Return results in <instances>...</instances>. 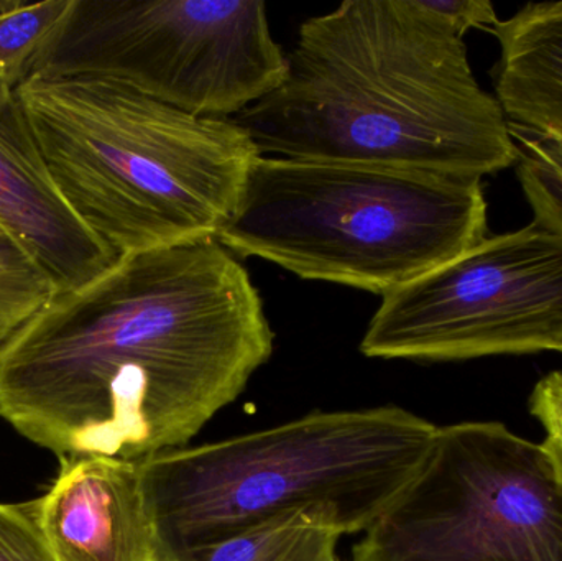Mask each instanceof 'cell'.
Returning a JSON list of instances; mask_svg holds the SVG:
<instances>
[{
	"instance_id": "6da1fadb",
	"label": "cell",
	"mask_w": 562,
	"mask_h": 561,
	"mask_svg": "<svg viewBox=\"0 0 562 561\" xmlns=\"http://www.w3.org/2000/svg\"><path fill=\"white\" fill-rule=\"evenodd\" d=\"M273 352L262 296L217 239L132 254L0 345V418L69 457L180 450Z\"/></svg>"
},
{
	"instance_id": "7a4b0ae2",
	"label": "cell",
	"mask_w": 562,
	"mask_h": 561,
	"mask_svg": "<svg viewBox=\"0 0 562 561\" xmlns=\"http://www.w3.org/2000/svg\"><path fill=\"white\" fill-rule=\"evenodd\" d=\"M286 56L279 88L233 119L263 157L475 178L517 165L501 101L426 0H347Z\"/></svg>"
},
{
	"instance_id": "3957f363",
	"label": "cell",
	"mask_w": 562,
	"mask_h": 561,
	"mask_svg": "<svg viewBox=\"0 0 562 561\" xmlns=\"http://www.w3.org/2000/svg\"><path fill=\"white\" fill-rule=\"evenodd\" d=\"M15 92L59 193L119 257L217 239L262 157L233 119L112 79L35 75Z\"/></svg>"
},
{
	"instance_id": "277c9868",
	"label": "cell",
	"mask_w": 562,
	"mask_h": 561,
	"mask_svg": "<svg viewBox=\"0 0 562 561\" xmlns=\"http://www.w3.org/2000/svg\"><path fill=\"white\" fill-rule=\"evenodd\" d=\"M438 427L400 407L316 412L269 430L138 461L165 556L307 514L366 532L402 494Z\"/></svg>"
},
{
	"instance_id": "5b68a950",
	"label": "cell",
	"mask_w": 562,
	"mask_h": 561,
	"mask_svg": "<svg viewBox=\"0 0 562 561\" xmlns=\"http://www.w3.org/2000/svg\"><path fill=\"white\" fill-rule=\"evenodd\" d=\"M487 237L482 178L262 155L217 240L239 259L383 296Z\"/></svg>"
},
{
	"instance_id": "8992f818",
	"label": "cell",
	"mask_w": 562,
	"mask_h": 561,
	"mask_svg": "<svg viewBox=\"0 0 562 561\" xmlns=\"http://www.w3.org/2000/svg\"><path fill=\"white\" fill-rule=\"evenodd\" d=\"M286 72L262 0H75L38 75L112 79L190 114L234 119Z\"/></svg>"
},
{
	"instance_id": "52a82bcc",
	"label": "cell",
	"mask_w": 562,
	"mask_h": 561,
	"mask_svg": "<svg viewBox=\"0 0 562 561\" xmlns=\"http://www.w3.org/2000/svg\"><path fill=\"white\" fill-rule=\"evenodd\" d=\"M353 561H562V486L547 451L501 422L438 427Z\"/></svg>"
},
{
	"instance_id": "ba28073f",
	"label": "cell",
	"mask_w": 562,
	"mask_h": 561,
	"mask_svg": "<svg viewBox=\"0 0 562 561\" xmlns=\"http://www.w3.org/2000/svg\"><path fill=\"white\" fill-rule=\"evenodd\" d=\"M367 358L464 361L562 351V234L531 223L383 295Z\"/></svg>"
},
{
	"instance_id": "9c48e42d",
	"label": "cell",
	"mask_w": 562,
	"mask_h": 561,
	"mask_svg": "<svg viewBox=\"0 0 562 561\" xmlns=\"http://www.w3.org/2000/svg\"><path fill=\"white\" fill-rule=\"evenodd\" d=\"M0 224L56 293L94 282L121 257L72 213L53 181L15 89L0 86Z\"/></svg>"
},
{
	"instance_id": "30bf717a",
	"label": "cell",
	"mask_w": 562,
	"mask_h": 561,
	"mask_svg": "<svg viewBox=\"0 0 562 561\" xmlns=\"http://www.w3.org/2000/svg\"><path fill=\"white\" fill-rule=\"evenodd\" d=\"M33 506L55 561H168L138 461L63 458L55 483Z\"/></svg>"
},
{
	"instance_id": "8fae6325",
	"label": "cell",
	"mask_w": 562,
	"mask_h": 561,
	"mask_svg": "<svg viewBox=\"0 0 562 561\" xmlns=\"http://www.w3.org/2000/svg\"><path fill=\"white\" fill-rule=\"evenodd\" d=\"M495 96L508 121L562 145V0L531 2L492 30Z\"/></svg>"
},
{
	"instance_id": "7c38bea8",
	"label": "cell",
	"mask_w": 562,
	"mask_h": 561,
	"mask_svg": "<svg viewBox=\"0 0 562 561\" xmlns=\"http://www.w3.org/2000/svg\"><path fill=\"white\" fill-rule=\"evenodd\" d=\"M340 534L327 524L307 516L290 514L260 524L239 536L221 540L170 561H337Z\"/></svg>"
},
{
	"instance_id": "4fadbf2b",
	"label": "cell",
	"mask_w": 562,
	"mask_h": 561,
	"mask_svg": "<svg viewBox=\"0 0 562 561\" xmlns=\"http://www.w3.org/2000/svg\"><path fill=\"white\" fill-rule=\"evenodd\" d=\"M75 0H0V86L16 89L38 75Z\"/></svg>"
},
{
	"instance_id": "5bb4252c",
	"label": "cell",
	"mask_w": 562,
	"mask_h": 561,
	"mask_svg": "<svg viewBox=\"0 0 562 561\" xmlns=\"http://www.w3.org/2000/svg\"><path fill=\"white\" fill-rule=\"evenodd\" d=\"M517 175L535 223L562 234V145L510 121Z\"/></svg>"
},
{
	"instance_id": "9a60e30c",
	"label": "cell",
	"mask_w": 562,
	"mask_h": 561,
	"mask_svg": "<svg viewBox=\"0 0 562 561\" xmlns=\"http://www.w3.org/2000/svg\"><path fill=\"white\" fill-rule=\"evenodd\" d=\"M48 273L12 239H0V345L48 303Z\"/></svg>"
},
{
	"instance_id": "2e32d148",
	"label": "cell",
	"mask_w": 562,
	"mask_h": 561,
	"mask_svg": "<svg viewBox=\"0 0 562 561\" xmlns=\"http://www.w3.org/2000/svg\"><path fill=\"white\" fill-rule=\"evenodd\" d=\"M0 561H55L33 503L0 504Z\"/></svg>"
},
{
	"instance_id": "e0dca14e",
	"label": "cell",
	"mask_w": 562,
	"mask_h": 561,
	"mask_svg": "<svg viewBox=\"0 0 562 561\" xmlns=\"http://www.w3.org/2000/svg\"><path fill=\"white\" fill-rule=\"evenodd\" d=\"M530 414L544 431L541 444L562 486V372L544 375L528 399Z\"/></svg>"
},
{
	"instance_id": "ac0fdd59",
	"label": "cell",
	"mask_w": 562,
	"mask_h": 561,
	"mask_svg": "<svg viewBox=\"0 0 562 561\" xmlns=\"http://www.w3.org/2000/svg\"><path fill=\"white\" fill-rule=\"evenodd\" d=\"M429 9L438 13L459 35L471 29L494 30L501 19L488 0H426Z\"/></svg>"
},
{
	"instance_id": "d6986e66",
	"label": "cell",
	"mask_w": 562,
	"mask_h": 561,
	"mask_svg": "<svg viewBox=\"0 0 562 561\" xmlns=\"http://www.w3.org/2000/svg\"><path fill=\"white\" fill-rule=\"evenodd\" d=\"M0 239H10V236L7 234V231L3 229L2 224H0Z\"/></svg>"
},
{
	"instance_id": "ffe728a7",
	"label": "cell",
	"mask_w": 562,
	"mask_h": 561,
	"mask_svg": "<svg viewBox=\"0 0 562 561\" xmlns=\"http://www.w3.org/2000/svg\"><path fill=\"white\" fill-rule=\"evenodd\" d=\"M562 352V351H561Z\"/></svg>"
}]
</instances>
